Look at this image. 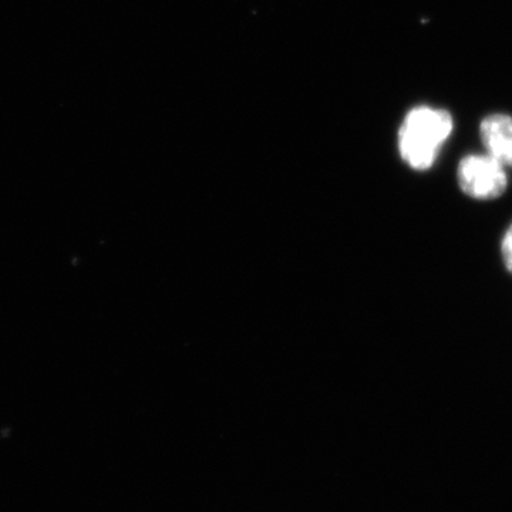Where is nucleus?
Segmentation results:
<instances>
[{
	"label": "nucleus",
	"instance_id": "f257e3e1",
	"mask_svg": "<svg viewBox=\"0 0 512 512\" xmlns=\"http://www.w3.org/2000/svg\"><path fill=\"white\" fill-rule=\"evenodd\" d=\"M453 119L444 110L416 107L407 114L399 133L402 158L414 170H429L440 148L453 133Z\"/></svg>",
	"mask_w": 512,
	"mask_h": 512
},
{
	"label": "nucleus",
	"instance_id": "f03ea898",
	"mask_svg": "<svg viewBox=\"0 0 512 512\" xmlns=\"http://www.w3.org/2000/svg\"><path fill=\"white\" fill-rule=\"evenodd\" d=\"M457 178L464 194L483 201L501 197L508 185L504 165L488 154L463 158L458 165Z\"/></svg>",
	"mask_w": 512,
	"mask_h": 512
},
{
	"label": "nucleus",
	"instance_id": "7ed1b4c3",
	"mask_svg": "<svg viewBox=\"0 0 512 512\" xmlns=\"http://www.w3.org/2000/svg\"><path fill=\"white\" fill-rule=\"evenodd\" d=\"M480 134L488 156L505 168L512 167V117L505 114L488 116L481 123Z\"/></svg>",
	"mask_w": 512,
	"mask_h": 512
},
{
	"label": "nucleus",
	"instance_id": "20e7f679",
	"mask_svg": "<svg viewBox=\"0 0 512 512\" xmlns=\"http://www.w3.org/2000/svg\"><path fill=\"white\" fill-rule=\"evenodd\" d=\"M501 254H503L505 266L512 274V224L505 232L503 244H501Z\"/></svg>",
	"mask_w": 512,
	"mask_h": 512
}]
</instances>
